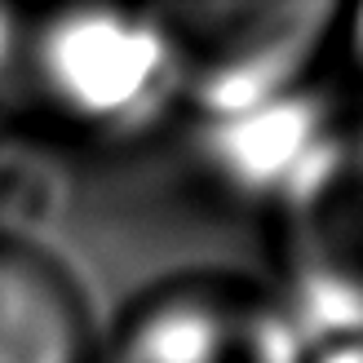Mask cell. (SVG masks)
Returning a JSON list of instances; mask_svg holds the SVG:
<instances>
[{
    "label": "cell",
    "mask_w": 363,
    "mask_h": 363,
    "mask_svg": "<svg viewBox=\"0 0 363 363\" xmlns=\"http://www.w3.org/2000/svg\"><path fill=\"white\" fill-rule=\"evenodd\" d=\"M0 35H5V9H0Z\"/></svg>",
    "instance_id": "8"
},
{
    "label": "cell",
    "mask_w": 363,
    "mask_h": 363,
    "mask_svg": "<svg viewBox=\"0 0 363 363\" xmlns=\"http://www.w3.org/2000/svg\"><path fill=\"white\" fill-rule=\"evenodd\" d=\"M341 23H346V45H350V62H354V76L363 80V5L359 9H346L341 13Z\"/></svg>",
    "instance_id": "7"
},
{
    "label": "cell",
    "mask_w": 363,
    "mask_h": 363,
    "mask_svg": "<svg viewBox=\"0 0 363 363\" xmlns=\"http://www.w3.org/2000/svg\"><path fill=\"white\" fill-rule=\"evenodd\" d=\"M306 363H363V341H319Z\"/></svg>",
    "instance_id": "6"
},
{
    "label": "cell",
    "mask_w": 363,
    "mask_h": 363,
    "mask_svg": "<svg viewBox=\"0 0 363 363\" xmlns=\"http://www.w3.org/2000/svg\"><path fill=\"white\" fill-rule=\"evenodd\" d=\"M341 13V5L323 0L155 9L173 106H186L199 124H213L301 94L306 71L333 40Z\"/></svg>",
    "instance_id": "2"
},
{
    "label": "cell",
    "mask_w": 363,
    "mask_h": 363,
    "mask_svg": "<svg viewBox=\"0 0 363 363\" xmlns=\"http://www.w3.org/2000/svg\"><path fill=\"white\" fill-rule=\"evenodd\" d=\"M0 98L67 138H124L173 106L155 9H5Z\"/></svg>",
    "instance_id": "1"
},
{
    "label": "cell",
    "mask_w": 363,
    "mask_h": 363,
    "mask_svg": "<svg viewBox=\"0 0 363 363\" xmlns=\"http://www.w3.org/2000/svg\"><path fill=\"white\" fill-rule=\"evenodd\" d=\"M94 350L76 275L35 240L0 230V363H94Z\"/></svg>",
    "instance_id": "5"
},
{
    "label": "cell",
    "mask_w": 363,
    "mask_h": 363,
    "mask_svg": "<svg viewBox=\"0 0 363 363\" xmlns=\"http://www.w3.org/2000/svg\"><path fill=\"white\" fill-rule=\"evenodd\" d=\"M279 288L311 346L363 341V116L333 120L275 191Z\"/></svg>",
    "instance_id": "3"
},
{
    "label": "cell",
    "mask_w": 363,
    "mask_h": 363,
    "mask_svg": "<svg viewBox=\"0 0 363 363\" xmlns=\"http://www.w3.org/2000/svg\"><path fill=\"white\" fill-rule=\"evenodd\" d=\"M311 337L270 284L195 270L147 288L94 363H306Z\"/></svg>",
    "instance_id": "4"
}]
</instances>
